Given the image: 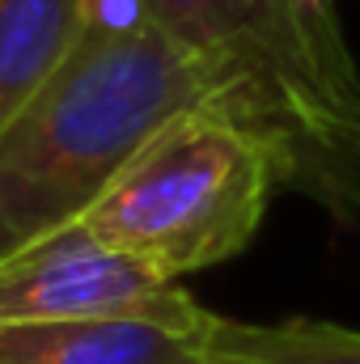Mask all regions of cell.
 <instances>
[{
  "label": "cell",
  "instance_id": "1",
  "mask_svg": "<svg viewBox=\"0 0 360 364\" xmlns=\"http://www.w3.org/2000/svg\"><path fill=\"white\" fill-rule=\"evenodd\" d=\"M212 81L127 0H102L64 68L0 127V259L77 225ZM221 106V102H216Z\"/></svg>",
  "mask_w": 360,
  "mask_h": 364
},
{
  "label": "cell",
  "instance_id": "2",
  "mask_svg": "<svg viewBox=\"0 0 360 364\" xmlns=\"http://www.w3.org/2000/svg\"><path fill=\"white\" fill-rule=\"evenodd\" d=\"M275 157L280 191L360 220V68L335 0H127Z\"/></svg>",
  "mask_w": 360,
  "mask_h": 364
},
{
  "label": "cell",
  "instance_id": "3",
  "mask_svg": "<svg viewBox=\"0 0 360 364\" xmlns=\"http://www.w3.org/2000/svg\"><path fill=\"white\" fill-rule=\"evenodd\" d=\"M280 191L268 144L225 106L208 102L166 123L81 216L106 246L162 279L242 255Z\"/></svg>",
  "mask_w": 360,
  "mask_h": 364
},
{
  "label": "cell",
  "instance_id": "4",
  "mask_svg": "<svg viewBox=\"0 0 360 364\" xmlns=\"http://www.w3.org/2000/svg\"><path fill=\"white\" fill-rule=\"evenodd\" d=\"M102 318L203 331L212 309H203L174 279H162L132 255L93 237L81 220L0 259V326Z\"/></svg>",
  "mask_w": 360,
  "mask_h": 364
},
{
  "label": "cell",
  "instance_id": "5",
  "mask_svg": "<svg viewBox=\"0 0 360 364\" xmlns=\"http://www.w3.org/2000/svg\"><path fill=\"white\" fill-rule=\"evenodd\" d=\"M203 331L140 318L13 322L0 326V364H203Z\"/></svg>",
  "mask_w": 360,
  "mask_h": 364
},
{
  "label": "cell",
  "instance_id": "6",
  "mask_svg": "<svg viewBox=\"0 0 360 364\" xmlns=\"http://www.w3.org/2000/svg\"><path fill=\"white\" fill-rule=\"evenodd\" d=\"M102 0H0V127L81 47Z\"/></svg>",
  "mask_w": 360,
  "mask_h": 364
},
{
  "label": "cell",
  "instance_id": "7",
  "mask_svg": "<svg viewBox=\"0 0 360 364\" xmlns=\"http://www.w3.org/2000/svg\"><path fill=\"white\" fill-rule=\"evenodd\" d=\"M203 364H360V331L314 318L238 322L212 314Z\"/></svg>",
  "mask_w": 360,
  "mask_h": 364
}]
</instances>
